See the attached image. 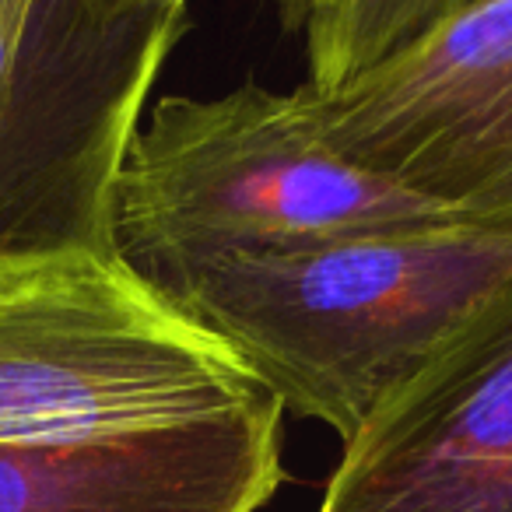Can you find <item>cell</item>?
<instances>
[{"label": "cell", "instance_id": "obj_1", "mask_svg": "<svg viewBox=\"0 0 512 512\" xmlns=\"http://www.w3.org/2000/svg\"><path fill=\"white\" fill-rule=\"evenodd\" d=\"M512 274V228L428 221L292 249L221 253L144 278L285 411L341 442Z\"/></svg>", "mask_w": 512, "mask_h": 512}, {"label": "cell", "instance_id": "obj_2", "mask_svg": "<svg viewBox=\"0 0 512 512\" xmlns=\"http://www.w3.org/2000/svg\"><path fill=\"white\" fill-rule=\"evenodd\" d=\"M442 207L358 169L320 134L302 88L165 95L113 183L109 239L137 274L221 253L292 249L446 221Z\"/></svg>", "mask_w": 512, "mask_h": 512}, {"label": "cell", "instance_id": "obj_3", "mask_svg": "<svg viewBox=\"0 0 512 512\" xmlns=\"http://www.w3.org/2000/svg\"><path fill=\"white\" fill-rule=\"evenodd\" d=\"M264 383L116 253L0 256V446L190 425Z\"/></svg>", "mask_w": 512, "mask_h": 512}, {"label": "cell", "instance_id": "obj_4", "mask_svg": "<svg viewBox=\"0 0 512 512\" xmlns=\"http://www.w3.org/2000/svg\"><path fill=\"white\" fill-rule=\"evenodd\" d=\"M190 0H0V256L113 253L127 144Z\"/></svg>", "mask_w": 512, "mask_h": 512}, {"label": "cell", "instance_id": "obj_5", "mask_svg": "<svg viewBox=\"0 0 512 512\" xmlns=\"http://www.w3.org/2000/svg\"><path fill=\"white\" fill-rule=\"evenodd\" d=\"M358 169L477 225L512 228V0H467L344 85H302Z\"/></svg>", "mask_w": 512, "mask_h": 512}, {"label": "cell", "instance_id": "obj_6", "mask_svg": "<svg viewBox=\"0 0 512 512\" xmlns=\"http://www.w3.org/2000/svg\"><path fill=\"white\" fill-rule=\"evenodd\" d=\"M316 512H512V274L344 442Z\"/></svg>", "mask_w": 512, "mask_h": 512}, {"label": "cell", "instance_id": "obj_7", "mask_svg": "<svg viewBox=\"0 0 512 512\" xmlns=\"http://www.w3.org/2000/svg\"><path fill=\"white\" fill-rule=\"evenodd\" d=\"M278 400L190 425L0 446V512H256L281 477Z\"/></svg>", "mask_w": 512, "mask_h": 512}, {"label": "cell", "instance_id": "obj_8", "mask_svg": "<svg viewBox=\"0 0 512 512\" xmlns=\"http://www.w3.org/2000/svg\"><path fill=\"white\" fill-rule=\"evenodd\" d=\"M467 0H344L309 36V88L327 92L393 57Z\"/></svg>", "mask_w": 512, "mask_h": 512}, {"label": "cell", "instance_id": "obj_9", "mask_svg": "<svg viewBox=\"0 0 512 512\" xmlns=\"http://www.w3.org/2000/svg\"><path fill=\"white\" fill-rule=\"evenodd\" d=\"M285 18L288 29H306L313 32L316 25H323L337 8H341L344 0H274Z\"/></svg>", "mask_w": 512, "mask_h": 512}]
</instances>
